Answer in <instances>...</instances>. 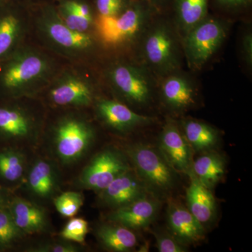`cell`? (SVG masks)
Instances as JSON below:
<instances>
[{
    "label": "cell",
    "mask_w": 252,
    "mask_h": 252,
    "mask_svg": "<svg viewBox=\"0 0 252 252\" xmlns=\"http://www.w3.org/2000/svg\"><path fill=\"white\" fill-rule=\"evenodd\" d=\"M128 155L137 175L156 195L170 193L177 185V171L165 159L160 149L145 144L128 148Z\"/></svg>",
    "instance_id": "cell-1"
},
{
    "label": "cell",
    "mask_w": 252,
    "mask_h": 252,
    "mask_svg": "<svg viewBox=\"0 0 252 252\" xmlns=\"http://www.w3.org/2000/svg\"><path fill=\"white\" fill-rule=\"evenodd\" d=\"M155 9L148 0H132L123 12L112 17L99 16L97 31L109 45L119 46L133 41L143 33Z\"/></svg>",
    "instance_id": "cell-2"
},
{
    "label": "cell",
    "mask_w": 252,
    "mask_h": 252,
    "mask_svg": "<svg viewBox=\"0 0 252 252\" xmlns=\"http://www.w3.org/2000/svg\"><path fill=\"white\" fill-rule=\"evenodd\" d=\"M142 53L149 65L160 75L175 72L180 66V48L175 32L167 21H158L149 28Z\"/></svg>",
    "instance_id": "cell-3"
},
{
    "label": "cell",
    "mask_w": 252,
    "mask_h": 252,
    "mask_svg": "<svg viewBox=\"0 0 252 252\" xmlns=\"http://www.w3.org/2000/svg\"><path fill=\"white\" fill-rule=\"evenodd\" d=\"M225 23L207 16L185 34L184 50L191 69H200L220 49L227 35Z\"/></svg>",
    "instance_id": "cell-4"
},
{
    "label": "cell",
    "mask_w": 252,
    "mask_h": 252,
    "mask_svg": "<svg viewBox=\"0 0 252 252\" xmlns=\"http://www.w3.org/2000/svg\"><path fill=\"white\" fill-rule=\"evenodd\" d=\"M128 162L119 152L107 149L97 154L81 175L86 189L102 191L117 177L130 170Z\"/></svg>",
    "instance_id": "cell-5"
},
{
    "label": "cell",
    "mask_w": 252,
    "mask_h": 252,
    "mask_svg": "<svg viewBox=\"0 0 252 252\" xmlns=\"http://www.w3.org/2000/svg\"><path fill=\"white\" fill-rule=\"evenodd\" d=\"M113 85L127 100L137 105H147L152 97V86L140 68L127 64L114 66L109 73Z\"/></svg>",
    "instance_id": "cell-6"
},
{
    "label": "cell",
    "mask_w": 252,
    "mask_h": 252,
    "mask_svg": "<svg viewBox=\"0 0 252 252\" xmlns=\"http://www.w3.org/2000/svg\"><path fill=\"white\" fill-rule=\"evenodd\" d=\"M94 137V131L85 123L76 119L64 121L56 132L58 155L64 161H74L85 153Z\"/></svg>",
    "instance_id": "cell-7"
},
{
    "label": "cell",
    "mask_w": 252,
    "mask_h": 252,
    "mask_svg": "<svg viewBox=\"0 0 252 252\" xmlns=\"http://www.w3.org/2000/svg\"><path fill=\"white\" fill-rule=\"evenodd\" d=\"M159 149L176 171L193 174V149L175 123L168 122L162 127Z\"/></svg>",
    "instance_id": "cell-8"
},
{
    "label": "cell",
    "mask_w": 252,
    "mask_h": 252,
    "mask_svg": "<svg viewBox=\"0 0 252 252\" xmlns=\"http://www.w3.org/2000/svg\"><path fill=\"white\" fill-rule=\"evenodd\" d=\"M46 69L45 61L38 55L15 56L3 67L0 74V84L5 90L16 91L40 77Z\"/></svg>",
    "instance_id": "cell-9"
},
{
    "label": "cell",
    "mask_w": 252,
    "mask_h": 252,
    "mask_svg": "<svg viewBox=\"0 0 252 252\" xmlns=\"http://www.w3.org/2000/svg\"><path fill=\"white\" fill-rule=\"evenodd\" d=\"M160 201L154 194H149L128 205L119 207L109 215L111 221L130 230L147 228L157 218Z\"/></svg>",
    "instance_id": "cell-10"
},
{
    "label": "cell",
    "mask_w": 252,
    "mask_h": 252,
    "mask_svg": "<svg viewBox=\"0 0 252 252\" xmlns=\"http://www.w3.org/2000/svg\"><path fill=\"white\" fill-rule=\"evenodd\" d=\"M167 221L172 236L184 245L198 243L205 238L204 225L178 202H169Z\"/></svg>",
    "instance_id": "cell-11"
},
{
    "label": "cell",
    "mask_w": 252,
    "mask_h": 252,
    "mask_svg": "<svg viewBox=\"0 0 252 252\" xmlns=\"http://www.w3.org/2000/svg\"><path fill=\"white\" fill-rule=\"evenodd\" d=\"M101 192L103 200L116 209L153 194L135 170L131 168L113 180Z\"/></svg>",
    "instance_id": "cell-12"
},
{
    "label": "cell",
    "mask_w": 252,
    "mask_h": 252,
    "mask_svg": "<svg viewBox=\"0 0 252 252\" xmlns=\"http://www.w3.org/2000/svg\"><path fill=\"white\" fill-rule=\"evenodd\" d=\"M97 108L102 121L120 132H127L155 122L154 118L137 114L117 101L102 99L97 103Z\"/></svg>",
    "instance_id": "cell-13"
},
{
    "label": "cell",
    "mask_w": 252,
    "mask_h": 252,
    "mask_svg": "<svg viewBox=\"0 0 252 252\" xmlns=\"http://www.w3.org/2000/svg\"><path fill=\"white\" fill-rule=\"evenodd\" d=\"M161 95L167 107L175 112H182L193 107L196 99V92L191 81L175 73L166 76L162 81Z\"/></svg>",
    "instance_id": "cell-14"
},
{
    "label": "cell",
    "mask_w": 252,
    "mask_h": 252,
    "mask_svg": "<svg viewBox=\"0 0 252 252\" xmlns=\"http://www.w3.org/2000/svg\"><path fill=\"white\" fill-rule=\"evenodd\" d=\"M190 185L187 190V208L202 223H210L216 213V201L211 189L204 186L191 174Z\"/></svg>",
    "instance_id": "cell-15"
},
{
    "label": "cell",
    "mask_w": 252,
    "mask_h": 252,
    "mask_svg": "<svg viewBox=\"0 0 252 252\" xmlns=\"http://www.w3.org/2000/svg\"><path fill=\"white\" fill-rule=\"evenodd\" d=\"M51 98L58 105L86 106L92 102L93 92L86 81L69 77L55 86Z\"/></svg>",
    "instance_id": "cell-16"
},
{
    "label": "cell",
    "mask_w": 252,
    "mask_h": 252,
    "mask_svg": "<svg viewBox=\"0 0 252 252\" xmlns=\"http://www.w3.org/2000/svg\"><path fill=\"white\" fill-rule=\"evenodd\" d=\"M193 174L204 186L213 189L221 180L225 172V161L221 155L208 152L193 162Z\"/></svg>",
    "instance_id": "cell-17"
},
{
    "label": "cell",
    "mask_w": 252,
    "mask_h": 252,
    "mask_svg": "<svg viewBox=\"0 0 252 252\" xmlns=\"http://www.w3.org/2000/svg\"><path fill=\"white\" fill-rule=\"evenodd\" d=\"M172 4L179 28L185 35L207 17L210 0H172Z\"/></svg>",
    "instance_id": "cell-18"
},
{
    "label": "cell",
    "mask_w": 252,
    "mask_h": 252,
    "mask_svg": "<svg viewBox=\"0 0 252 252\" xmlns=\"http://www.w3.org/2000/svg\"><path fill=\"white\" fill-rule=\"evenodd\" d=\"M97 238L107 250L113 252L132 251L138 240L132 230L117 224H104L97 230Z\"/></svg>",
    "instance_id": "cell-19"
},
{
    "label": "cell",
    "mask_w": 252,
    "mask_h": 252,
    "mask_svg": "<svg viewBox=\"0 0 252 252\" xmlns=\"http://www.w3.org/2000/svg\"><path fill=\"white\" fill-rule=\"evenodd\" d=\"M183 134L193 150L207 152L218 143V131L205 123L187 120L183 124Z\"/></svg>",
    "instance_id": "cell-20"
},
{
    "label": "cell",
    "mask_w": 252,
    "mask_h": 252,
    "mask_svg": "<svg viewBox=\"0 0 252 252\" xmlns=\"http://www.w3.org/2000/svg\"><path fill=\"white\" fill-rule=\"evenodd\" d=\"M48 34L56 44L65 49L85 50L93 46L92 38L86 32L74 31L66 26L61 20L49 21Z\"/></svg>",
    "instance_id": "cell-21"
},
{
    "label": "cell",
    "mask_w": 252,
    "mask_h": 252,
    "mask_svg": "<svg viewBox=\"0 0 252 252\" xmlns=\"http://www.w3.org/2000/svg\"><path fill=\"white\" fill-rule=\"evenodd\" d=\"M11 215L21 231H37L45 224L44 212L39 207L24 200H16L13 204Z\"/></svg>",
    "instance_id": "cell-22"
},
{
    "label": "cell",
    "mask_w": 252,
    "mask_h": 252,
    "mask_svg": "<svg viewBox=\"0 0 252 252\" xmlns=\"http://www.w3.org/2000/svg\"><path fill=\"white\" fill-rule=\"evenodd\" d=\"M29 122L17 109L0 107V132L10 137H25L29 133Z\"/></svg>",
    "instance_id": "cell-23"
},
{
    "label": "cell",
    "mask_w": 252,
    "mask_h": 252,
    "mask_svg": "<svg viewBox=\"0 0 252 252\" xmlns=\"http://www.w3.org/2000/svg\"><path fill=\"white\" fill-rule=\"evenodd\" d=\"M19 19L11 13L0 14V60L7 57L19 34Z\"/></svg>",
    "instance_id": "cell-24"
},
{
    "label": "cell",
    "mask_w": 252,
    "mask_h": 252,
    "mask_svg": "<svg viewBox=\"0 0 252 252\" xmlns=\"http://www.w3.org/2000/svg\"><path fill=\"white\" fill-rule=\"evenodd\" d=\"M29 185L32 190L39 196L51 193L54 187V177L49 163L42 160L36 162L30 173Z\"/></svg>",
    "instance_id": "cell-25"
},
{
    "label": "cell",
    "mask_w": 252,
    "mask_h": 252,
    "mask_svg": "<svg viewBox=\"0 0 252 252\" xmlns=\"http://www.w3.org/2000/svg\"><path fill=\"white\" fill-rule=\"evenodd\" d=\"M23 172L22 158L12 152L0 153V175L9 182L19 180Z\"/></svg>",
    "instance_id": "cell-26"
},
{
    "label": "cell",
    "mask_w": 252,
    "mask_h": 252,
    "mask_svg": "<svg viewBox=\"0 0 252 252\" xmlns=\"http://www.w3.org/2000/svg\"><path fill=\"white\" fill-rule=\"evenodd\" d=\"M82 195L80 193L68 191L59 195L54 200L57 211L64 217L74 216L83 205Z\"/></svg>",
    "instance_id": "cell-27"
},
{
    "label": "cell",
    "mask_w": 252,
    "mask_h": 252,
    "mask_svg": "<svg viewBox=\"0 0 252 252\" xmlns=\"http://www.w3.org/2000/svg\"><path fill=\"white\" fill-rule=\"evenodd\" d=\"M88 232V222L81 218H74L66 224L61 235L62 238L65 240L83 243L85 241Z\"/></svg>",
    "instance_id": "cell-28"
},
{
    "label": "cell",
    "mask_w": 252,
    "mask_h": 252,
    "mask_svg": "<svg viewBox=\"0 0 252 252\" xmlns=\"http://www.w3.org/2000/svg\"><path fill=\"white\" fill-rule=\"evenodd\" d=\"M61 16L62 22L73 31L86 32L90 28L94 19L88 18L77 14L72 10L61 5Z\"/></svg>",
    "instance_id": "cell-29"
},
{
    "label": "cell",
    "mask_w": 252,
    "mask_h": 252,
    "mask_svg": "<svg viewBox=\"0 0 252 252\" xmlns=\"http://www.w3.org/2000/svg\"><path fill=\"white\" fill-rule=\"evenodd\" d=\"M21 230L15 223L11 213L0 212V245L11 243L18 236Z\"/></svg>",
    "instance_id": "cell-30"
},
{
    "label": "cell",
    "mask_w": 252,
    "mask_h": 252,
    "mask_svg": "<svg viewBox=\"0 0 252 252\" xmlns=\"http://www.w3.org/2000/svg\"><path fill=\"white\" fill-rule=\"evenodd\" d=\"M132 0H95V6L99 16L112 17L123 12Z\"/></svg>",
    "instance_id": "cell-31"
},
{
    "label": "cell",
    "mask_w": 252,
    "mask_h": 252,
    "mask_svg": "<svg viewBox=\"0 0 252 252\" xmlns=\"http://www.w3.org/2000/svg\"><path fill=\"white\" fill-rule=\"evenodd\" d=\"M157 248L160 252H187V245L181 243L171 234L163 232H155Z\"/></svg>",
    "instance_id": "cell-32"
},
{
    "label": "cell",
    "mask_w": 252,
    "mask_h": 252,
    "mask_svg": "<svg viewBox=\"0 0 252 252\" xmlns=\"http://www.w3.org/2000/svg\"><path fill=\"white\" fill-rule=\"evenodd\" d=\"M214 6L225 12H239L251 6L252 0H210Z\"/></svg>",
    "instance_id": "cell-33"
},
{
    "label": "cell",
    "mask_w": 252,
    "mask_h": 252,
    "mask_svg": "<svg viewBox=\"0 0 252 252\" xmlns=\"http://www.w3.org/2000/svg\"><path fill=\"white\" fill-rule=\"evenodd\" d=\"M62 5L84 17L94 19L90 6L84 1H78V0H67L64 1Z\"/></svg>",
    "instance_id": "cell-34"
},
{
    "label": "cell",
    "mask_w": 252,
    "mask_h": 252,
    "mask_svg": "<svg viewBox=\"0 0 252 252\" xmlns=\"http://www.w3.org/2000/svg\"><path fill=\"white\" fill-rule=\"evenodd\" d=\"M242 53L244 61L249 67L252 64V34L250 32L245 33L242 41Z\"/></svg>",
    "instance_id": "cell-35"
},
{
    "label": "cell",
    "mask_w": 252,
    "mask_h": 252,
    "mask_svg": "<svg viewBox=\"0 0 252 252\" xmlns=\"http://www.w3.org/2000/svg\"><path fill=\"white\" fill-rule=\"evenodd\" d=\"M48 251L53 252H77L75 247L72 245H57L51 247Z\"/></svg>",
    "instance_id": "cell-36"
},
{
    "label": "cell",
    "mask_w": 252,
    "mask_h": 252,
    "mask_svg": "<svg viewBox=\"0 0 252 252\" xmlns=\"http://www.w3.org/2000/svg\"><path fill=\"white\" fill-rule=\"evenodd\" d=\"M148 1L154 9L160 10L172 3V0H148Z\"/></svg>",
    "instance_id": "cell-37"
}]
</instances>
